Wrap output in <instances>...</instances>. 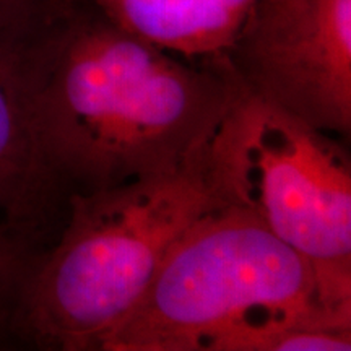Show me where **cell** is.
Segmentation results:
<instances>
[{
  "instance_id": "6da1fadb",
  "label": "cell",
  "mask_w": 351,
  "mask_h": 351,
  "mask_svg": "<svg viewBox=\"0 0 351 351\" xmlns=\"http://www.w3.org/2000/svg\"><path fill=\"white\" fill-rule=\"evenodd\" d=\"M33 93L44 152L72 195L194 163L243 86L225 54L176 56L72 0L34 47Z\"/></svg>"
},
{
  "instance_id": "7a4b0ae2",
  "label": "cell",
  "mask_w": 351,
  "mask_h": 351,
  "mask_svg": "<svg viewBox=\"0 0 351 351\" xmlns=\"http://www.w3.org/2000/svg\"><path fill=\"white\" fill-rule=\"evenodd\" d=\"M351 327L309 261L236 208L197 218L99 351H293L306 327Z\"/></svg>"
},
{
  "instance_id": "3957f363",
  "label": "cell",
  "mask_w": 351,
  "mask_h": 351,
  "mask_svg": "<svg viewBox=\"0 0 351 351\" xmlns=\"http://www.w3.org/2000/svg\"><path fill=\"white\" fill-rule=\"evenodd\" d=\"M215 207L204 153L178 171L72 194L62 228L20 285L5 343L98 350L142 300L179 236Z\"/></svg>"
},
{
  "instance_id": "277c9868",
  "label": "cell",
  "mask_w": 351,
  "mask_h": 351,
  "mask_svg": "<svg viewBox=\"0 0 351 351\" xmlns=\"http://www.w3.org/2000/svg\"><path fill=\"white\" fill-rule=\"evenodd\" d=\"M218 207L309 261L328 306L351 313V165L330 134L243 90L204 152Z\"/></svg>"
},
{
  "instance_id": "5b68a950",
  "label": "cell",
  "mask_w": 351,
  "mask_h": 351,
  "mask_svg": "<svg viewBox=\"0 0 351 351\" xmlns=\"http://www.w3.org/2000/svg\"><path fill=\"white\" fill-rule=\"evenodd\" d=\"M225 57L244 91L326 134H350L351 0L254 5Z\"/></svg>"
},
{
  "instance_id": "8992f818",
  "label": "cell",
  "mask_w": 351,
  "mask_h": 351,
  "mask_svg": "<svg viewBox=\"0 0 351 351\" xmlns=\"http://www.w3.org/2000/svg\"><path fill=\"white\" fill-rule=\"evenodd\" d=\"M38 41L0 34V228L41 254L64 225L70 195L47 160L38 129Z\"/></svg>"
},
{
  "instance_id": "52a82bcc",
  "label": "cell",
  "mask_w": 351,
  "mask_h": 351,
  "mask_svg": "<svg viewBox=\"0 0 351 351\" xmlns=\"http://www.w3.org/2000/svg\"><path fill=\"white\" fill-rule=\"evenodd\" d=\"M134 36L186 59L226 54L256 0H86Z\"/></svg>"
},
{
  "instance_id": "ba28073f",
  "label": "cell",
  "mask_w": 351,
  "mask_h": 351,
  "mask_svg": "<svg viewBox=\"0 0 351 351\" xmlns=\"http://www.w3.org/2000/svg\"><path fill=\"white\" fill-rule=\"evenodd\" d=\"M72 0H0V34L34 41Z\"/></svg>"
},
{
  "instance_id": "9c48e42d",
  "label": "cell",
  "mask_w": 351,
  "mask_h": 351,
  "mask_svg": "<svg viewBox=\"0 0 351 351\" xmlns=\"http://www.w3.org/2000/svg\"><path fill=\"white\" fill-rule=\"evenodd\" d=\"M36 256L0 228V345L5 343L7 324L16 293Z\"/></svg>"
},
{
  "instance_id": "30bf717a",
  "label": "cell",
  "mask_w": 351,
  "mask_h": 351,
  "mask_svg": "<svg viewBox=\"0 0 351 351\" xmlns=\"http://www.w3.org/2000/svg\"><path fill=\"white\" fill-rule=\"evenodd\" d=\"M288 2V0H256V5H263V7H269V5H280V3Z\"/></svg>"
}]
</instances>
